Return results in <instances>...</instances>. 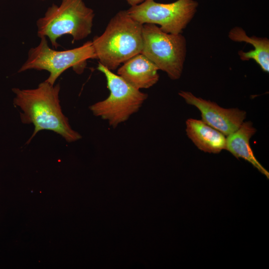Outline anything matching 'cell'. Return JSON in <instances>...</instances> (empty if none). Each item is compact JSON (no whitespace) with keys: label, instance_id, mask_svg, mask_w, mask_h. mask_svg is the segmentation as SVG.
<instances>
[{"label":"cell","instance_id":"12","mask_svg":"<svg viewBox=\"0 0 269 269\" xmlns=\"http://www.w3.org/2000/svg\"><path fill=\"white\" fill-rule=\"evenodd\" d=\"M228 36L235 42H244L253 45L254 49L248 52L239 51L240 58L244 61L254 60L262 69L269 72V40L266 37H250L240 27L236 26L230 31Z\"/></svg>","mask_w":269,"mask_h":269},{"label":"cell","instance_id":"1","mask_svg":"<svg viewBox=\"0 0 269 269\" xmlns=\"http://www.w3.org/2000/svg\"><path fill=\"white\" fill-rule=\"evenodd\" d=\"M59 84L52 85L44 81L36 88H13L15 94L13 104L22 111L21 122L32 124L34 129L27 143L40 131H53L62 136L68 142L81 138L79 133L73 130L68 118L63 114L60 105Z\"/></svg>","mask_w":269,"mask_h":269},{"label":"cell","instance_id":"3","mask_svg":"<svg viewBox=\"0 0 269 269\" xmlns=\"http://www.w3.org/2000/svg\"><path fill=\"white\" fill-rule=\"evenodd\" d=\"M94 16L83 0H61L37 20V36L48 37L56 49L59 46L57 40L64 35H71L73 41L82 40L92 32Z\"/></svg>","mask_w":269,"mask_h":269},{"label":"cell","instance_id":"10","mask_svg":"<svg viewBox=\"0 0 269 269\" xmlns=\"http://www.w3.org/2000/svg\"><path fill=\"white\" fill-rule=\"evenodd\" d=\"M186 132L193 143L203 151L217 153L225 149V135L202 120H187Z\"/></svg>","mask_w":269,"mask_h":269},{"label":"cell","instance_id":"4","mask_svg":"<svg viewBox=\"0 0 269 269\" xmlns=\"http://www.w3.org/2000/svg\"><path fill=\"white\" fill-rule=\"evenodd\" d=\"M97 69L105 76L110 94L106 99L89 108L93 115L117 127L137 112L147 98V94L137 89L118 74L99 63Z\"/></svg>","mask_w":269,"mask_h":269},{"label":"cell","instance_id":"8","mask_svg":"<svg viewBox=\"0 0 269 269\" xmlns=\"http://www.w3.org/2000/svg\"><path fill=\"white\" fill-rule=\"evenodd\" d=\"M178 94L187 104L196 107L200 111L204 122L225 135L237 130L246 118V112L238 108H223L188 91H180Z\"/></svg>","mask_w":269,"mask_h":269},{"label":"cell","instance_id":"13","mask_svg":"<svg viewBox=\"0 0 269 269\" xmlns=\"http://www.w3.org/2000/svg\"><path fill=\"white\" fill-rule=\"evenodd\" d=\"M128 3L131 5V6L137 5L145 0H126Z\"/></svg>","mask_w":269,"mask_h":269},{"label":"cell","instance_id":"6","mask_svg":"<svg viewBox=\"0 0 269 269\" xmlns=\"http://www.w3.org/2000/svg\"><path fill=\"white\" fill-rule=\"evenodd\" d=\"M141 53L172 80L180 78L186 54V41L181 33H167L154 24L142 25Z\"/></svg>","mask_w":269,"mask_h":269},{"label":"cell","instance_id":"9","mask_svg":"<svg viewBox=\"0 0 269 269\" xmlns=\"http://www.w3.org/2000/svg\"><path fill=\"white\" fill-rule=\"evenodd\" d=\"M158 69L147 57L139 53L120 67L117 74L134 88H149L159 80Z\"/></svg>","mask_w":269,"mask_h":269},{"label":"cell","instance_id":"2","mask_svg":"<svg viewBox=\"0 0 269 269\" xmlns=\"http://www.w3.org/2000/svg\"><path fill=\"white\" fill-rule=\"evenodd\" d=\"M142 25L131 17L127 10L113 16L105 31L92 41L99 63L111 71L116 69L142 48Z\"/></svg>","mask_w":269,"mask_h":269},{"label":"cell","instance_id":"11","mask_svg":"<svg viewBox=\"0 0 269 269\" xmlns=\"http://www.w3.org/2000/svg\"><path fill=\"white\" fill-rule=\"evenodd\" d=\"M256 131L251 122H244L237 130L227 135L225 149L237 158L249 161L269 178V172L257 160L250 146V139Z\"/></svg>","mask_w":269,"mask_h":269},{"label":"cell","instance_id":"5","mask_svg":"<svg viewBox=\"0 0 269 269\" xmlns=\"http://www.w3.org/2000/svg\"><path fill=\"white\" fill-rule=\"evenodd\" d=\"M90 59H96L92 41L75 48L58 51L50 48L46 37H42L39 44L29 49L27 59L18 72L31 69L47 71L49 76L45 81L54 85L57 78L69 68L82 74Z\"/></svg>","mask_w":269,"mask_h":269},{"label":"cell","instance_id":"7","mask_svg":"<svg viewBox=\"0 0 269 269\" xmlns=\"http://www.w3.org/2000/svg\"><path fill=\"white\" fill-rule=\"evenodd\" d=\"M194 0H177L162 3L154 0H145L127 10L129 15L142 24H158L163 32L178 34L190 22L197 10Z\"/></svg>","mask_w":269,"mask_h":269},{"label":"cell","instance_id":"14","mask_svg":"<svg viewBox=\"0 0 269 269\" xmlns=\"http://www.w3.org/2000/svg\"></svg>","mask_w":269,"mask_h":269}]
</instances>
